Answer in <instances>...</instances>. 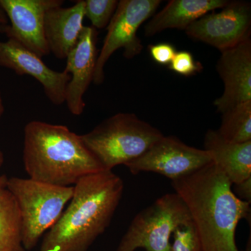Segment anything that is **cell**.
I'll return each mask as SVG.
<instances>
[{
  "label": "cell",
  "mask_w": 251,
  "mask_h": 251,
  "mask_svg": "<svg viewBox=\"0 0 251 251\" xmlns=\"http://www.w3.org/2000/svg\"><path fill=\"white\" fill-rule=\"evenodd\" d=\"M172 185L189 211L202 251H239L236 229L250 216L251 204L235 196L232 184L213 162Z\"/></svg>",
  "instance_id": "cell-1"
},
{
  "label": "cell",
  "mask_w": 251,
  "mask_h": 251,
  "mask_svg": "<svg viewBox=\"0 0 251 251\" xmlns=\"http://www.w3.org/2000/svg\"><path fill=\"white\" fill-rule=\"evenodd\" d=\"M123 191L122 178L112 171L79 180L69 205L44 237L41 251H87L111 222Z\"/></svg>",
  "instance_id": "cell-2"
},
{
  "label": "cell",
  "mask_w": 251,
  "mask_h": 251,
  "mask_svg": "<svg viewBox=\"0 0 251 251\" xmlns=\"http://www.w3.org/2000/svg\"><path fill=\"white\" fill-rule=\"evenodd\" d=\"M29 178L73 186L84 176L105 171L78 135L66 126L31 121L25 127L23 153Z\"/></svg>",
  "instance_id": "cell-3"
},
{
  "label": "cell",
  "mask_w": 251,
  "mask_h": 251,
  "mask_svg": "<svg viewBox=\"0 0 251 251\" xmlns=\"http://www.w3.org/2000/svg\"><path fill=\"white\" fill-rule=\"evenodd\" d=\"M163 135L135 114L120 112L81 135V138L103 169L112 171L143 156Z\"/></svg>",
  "instance_id": "cell-4"
},
{
  "label": "cell",
  "mask_w": 251,
  "mask_h": 251,
  "mask_svg": "<svg viewBox=\"0 0 251 251\" xmlns=\"http://www.w3.org/2000/svg\"><path fill=\"white\" fill-rule=\"evenodd\" d=\"M6 189L17 202L23 223V246L30 251L52 228L72 199L74 186H59L36 180L8 178Z\"/></svg>",
  "instance_id": "cell-5"
},
{
  "label": "cell",
  "mask_w": 251,
  "mask_h": 251,
  "mask_svg": "<svg viewBox=\"0 0 251 251\" xmlns=\"http://www.w3.org/2000/svg\"><path fill=\"white\" fill-rule=\"evenodd\" d=\"M191 221L181 198L167 193L135 216L116 251H171L172 234Z\"/></svg>",
  "instance_id": "cell-6"
},
{
  "label": "cell",
  "mask_w": 251,
  "mask_h": 251,
  "mask_svg": "<svg viewBox=\"0 0 251 251\" xmlns=\"http://www.w3.org/2000/svg\"><path fill=\"white\" fill-rule=\"evenodd\" d=\"M160 0H121L108 26V33L103 47L98 54L93 82L103 83L104 67L112 54L119 49L124 50L126 59H131L143 49L137 31L142 24L156 12Z\"/></svg>",
  "instance_id": "cell-7"
},
{
  "label": "cell",
  "mask_w": 251,
  "mask_h": 251,
  "mask_svg": "<svg viewBox=\"0 0 251 251\" xmlns=\"http://www.w3.org/2000/svg\"><path fill=\"white\" fill-rule=\"evenodd\" d=\"M211 163L212 160L205 150L188 146L176 137L163 135L143 156L126 167L133 175L151 172L173 181Z\"/></svg>",
  "instance_id": "cell-8"
},
{
  "label": "cell",
  "mask_w": 251,
  "mask_h": 251,
  "mask_svg": "<svg viewBox=\"0 0 251 251\" xmlns=\"http://www.w3.org/2000/svg\"><path fill=\"white\" fill-rule=\"evenodd\" d=\"M251 4L229 1L218 13H209L186 29L192 39L213 46L221 52L232 49L250 38Z\"/></svg>",
  "instance_id": "cell-9"
},
{
  "label": "cell",
  "mask_w": 251,
  "mask_h": 251,
  "mask_svg": "<svg viewBox=\"0 0 251 251\" xmlns=\"http://www.w3.org/2000/svg\"><path fill=\"white\" fill-rule=\"evenodd\" d=\"M62 0H0L11 25L5 34L40 57L50 53L44 35L46 11L62 6Z\"/></svg>",
  "instance_id": "cell-10"
},
{
  "label": "cell",
  "mask_w": 251,
  "mask_h": 251,
  "mask_svg": "<svg viewBox=\"0 0 251 251\" xmlns=\"http://www.w3.org/2000/svg\"><path fill=\"white\" fill-rule=\"evenodd\" d=\"M0 67L11 69L17 75L35 78L54 105L65 103L66 90L72 78L70 74L65 71L58 72L50 69L41 57L17 41L11 39L0 41Z\"/></svg>",
  "instance_id": "cell-11"
},
{
  "label": "cell",
  "mask_w": 251,
  "mask_h": 251,
  "mask_svg": "<svg viewBox=\"0 0 251 251\" xmlns=\"http://www.w3.org/2000/svg\"><path fill=\"white\" fill-rule=\"evenodd\" d=\"M98 32L92 26H84L76 44L67 57L65 71L70 74L66 90L65 103L72 115L79 116L85 109L83 96L93 82L98 58L97 44Z\"/></svg>",
  "instance_id": "cell-12"
},
{
  "label": "cell",
  "mask_w": 251,
  "mask_h": 251,
  "mask_svg": "<svg viewBox=\"0 0 251 251\" xmlns=\"http://www.w3.org/2000/svg\"><path fill=\"white\" fill-rule=\"evenodd\" d=\"M216 68L224 83V93L214 101L218 111L251 100V38L221 52Z\"/></svg>",
  "instance_id": "cell-13"
},
{
  "label": "cell",
  "mask_w": 251,
  "mask_h": 251,
  "mask_svg": "<svg viewBox=\"0 0 251 251\" xmlns=\"http://www.w3.org/2000/svg\"><path fill=\"white\" fill-rule=\"evenodd\" d=\"M85 1H77L71 7L52 8L44 17V35L50 52L57 59H67L83 29Z\"/></svg>",
  "instance_id": "cell-14"
},
{
  "label": "cell",
  "mask_w": 251,
  "mask_h": 251,
  "mask_svg": "<svg viewBox=\"0 0 251 251\" xmlns=\"http://www.w3.org/2000/svg\"><path fill=\"white\" fill-rule=\"evenodd\" d=\"M204 146L213 163L231 184H239L251 177V141L230 143L210 129L204 137Z\"/></svg>",
  "instance_id": "cell-15"
},
{
  "label": "cell",
  "mask_w": 251,
  "mask_h": 251,
  "mask_svg": "<svg viewBox=\"0 0 251 251\" xmlns=\"http://www.w3.org/2000/svg\"><path fill=\"white\" fill-rule=\"evenodd\" d=\"M227 0H172L145 26L147 37L167 29L186 30L204 15L228 4Z\"/></svg>",
  "instance_id": "cell-16"
},
{
  "label": "cell",
  "mask_w": 251,
  "mask_h": 251,
  "mask_svg": "<svg viewBox=\"0 0 251 251\" xmlns=\"http://www.w3.org/2000/svg\"><path fill=\"white\" fill-rule=\"evenodd\" d=\"M17 202L6 188L0 190V251H25Z\"/></svg>",
  "instance_id": "cell-17"
},
{
  "label": "cell",
  "mask_w": 251,
  "mask_h": 251,
  "mask_svg": "<svg viewBox=\"0 0 251 251\" xmlns=\"http://www.w3.org/2000/svg\"><path fill=\"white\" fill-rule=\"evenodd\" d=\"M222 114L221 126L216 130L221 138L234 143L251 141V100L238 104Z\"/></svg>",
  "instance_id": "cell-18"
},
{
  "label": "cell",
  "mask_w": 251,
  "mask_h": 251,
  "mask_svg": "<svg viewBox=\"0 0 251 251\" xmlns=\"http://www.w3.org/2000/svg\"><path fill=\"white\" fill-rule=\"evenodd\" d=\"M85 17L92 23L94 28L103 29L108 27L116 11L119 1L117 0H84Z\"/></svg>",
  "instance_id": "cell-19"
},
{
  "label": "cell",
  "mask_w": 251,
  "mask_h": 251,
  "mask_svg": "<svg viewBox=\"0 0 251 251\" xmlns=\"http://www.w3.org/2000/svg\"><path fill=\"white\" fill-rule=\"evenodd\" d=\"M173 235L171 251H202L201 239L192 221L179 226Z\"/></svg>",
  "instance_id": "cell-20"
},
{
  "label": "cell",
  "mask_w": 251,
  "mask_h": 251,
  "mask_svg": "<svg viewBox=\"0 0 251 251\" xmlns=\"http://www.w3.org/2000/svg\"><path fill=\"white\" fill-rule=\"evenodd\" d=\"M169 69L184 76H191L202 70L201 62L195 60L193 54L188 51L176 52L169 64Z\"/></svg>",
  "instance_id": "cell-21"
},
{
  "label": "cell",
  "mask_w": 251,
  "mask_h": 251,
  "mask_svg": "<svg viewBox=\"0 0 251 251\" xmlns=\"http://www.w3.org/2000/svg\"><path fill=\"white\" fill-rule=\"evenodd\" d=\"M150 55L153 60L161 65L171 64L176 53L174 46L168 43H161L149 46Z\"/></svg>",
  "instance_id": "cell-22"
},
{
  "label": "cell",
  "mask_w": 251,
  "mask_h": 251,
  "mask_svg": "<svg viewBox=\"0 0 251 251\" xmlns=\"http://www.w3.org/2000/svg\"><path fill=\"white\" fill-rule=\"evenodd\" d=\"M234 194L238 198L250 203L251 201V177L239 184H234Z\"/></svg>",
  "instance_id": "cell-23"
},
{
  "label": "cell",
  "mask_w": 251,
  "mask_h": 251,
  "mask_svg": "<svg viewBox=\"0 0 251 251\" xmlns=\"http://www.w3.org/2000/svg\"><path fill=\"white\" fill-rule=\"evenodd\" d=\"M9 19L4 10L0 6V25H9Z\"/></svg>",
  "instance_id": "cell-24"
},
{
  "label": "cell",
  "mask_w": 251,
  "mask_h": 251,
  "mask_svg": "<svg viewBox=\"0 0 251 251\" xmlns=\"http://www.w3.org/2000/svg\"><path fill=\"white\" fill-rule=\"evenodd\" d=\"M8 177L6 175H0V190L6 188V183H7Z\"/></svg>",
  "instance_id": "cell-25"
},
{
  "label": "cell",
  "mask_w": 251,
  "mask_h": 251,
  "mask_svg": "<svg viewBox=\"0 0 251 251\" xmlns=\"http://www.w3.org/2000/svg\"><path fill=\"white\" fill-rule=\"evenodd\" d=\"M4 103H3L2 98H1V92H0V120H1V117H2L3 113H4Z\"/></svg>",
  "instance_id": "cell-26"
},
{
  "label": "cell",
  "mask_w": 251,
  "mask_h": 251,
  "mask_svg": "<svg viewBox=\"0 0 251 251\" xmlns=\"http://www.w3.org/2000/svg\"><path fill=\"white\" fill-rule=\"evenodd\" d=\"M4 154H3L2 151L0 150V168L2 166L3 163H4Z\"/></svg>",
  "instance_id": "cell-27"
},
{
  "label": "cell",
  "mask_w": 251,
  "mask_h": 251,
  "mask_svg": "<svg viewBox=\"0 0 251 251\" xmlns=\"http://www.w3.org/2000/svg\"><path fill=\"white\" fill-rule=\"evenodd\" d=\"M9 25H0V33H6Z\"/></svg>",
  "instance_id": "cell-28"
}]
</instances>
